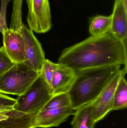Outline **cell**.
Wrapping results in <instances>:
<instances>
[{
    "label": "cell",
    "instance_id": "cell-1",
    "mask_svg": "<svg viewBox=\"0 0 127 128\" xmlns=\"http://www.w3.org/2000/svg\"><path fill=\"white\" fill-rule=\"evenodd\" d=\"M58 64L68 66L76 72L114 65L127 67V41L118 40L110 32L101 36H91L65 49Z\"/></svg>",
    "mask_w": 127,
    "mask_h": 128
},
{
    "label": "cell",
    "instance_id": "cell-2",
    "mask_svg": "<svg viewBox=\"0 0 127 128\" xmlns=\"http://www.w3.org/2000/svg\"><path fill=\"white\" fill-rule=\"evenodd\" d=\"M114 65L83 69L76 72L75 80L68 92L74 110L93 103L121 69Z\"/></svg>",
    "mask_w": 127,
    "mask_h": 128
},
{
    "label": "cell",
    "instance_id": "cell-3",
    "mask_svg": "<svg viewBox=\"0 0 127 128\" xmlns=\"http://www.w3.org/2000/svg\"><path fill=\"white\" fill-rule=\"evenodd\" d=\"M53 96L41 72L25 92L18 96L13 109L26 115L35 116Z\"/></svg>",
    "mask_w": 127,
    "mask_h": 128
},
{
    "label": "cell",
    "instance_id": "cell-4",
    "mask_svg": "<svg viewBox=\"0 0 127 128\" xmlns=\"http://www.w3.org/2000/svg\"><path fill=\"white\" fill-rule=\"evenodd\" d=\"M41 72L34 70L25 62L15 64L0 76V93L18 96L22 94Z\"/></svg>",
    "mask_w": 127,
    "mask_h": 128
},
{
    "label": "cell",
    "instance_id": "cell-5",
    "mask_svg": "<svg viewBox=\"0 0 127 128\" xmlns=\"http://www.w3.org/2000/svg\"><path fill=\"white\" fill-rule=\"evenodd\" d=\"M28 8L27 22L30 29L37 34L49 31L51 16L49 0H26Z\"/></svg>",
    "mask_w": 127,
    "mask_h": 128
},
{
    "label": "cell",
    "instance_id": "cell-6",
    "mask_svg": "<svg viewBox=\"0 0 127 128\" xmlns=\"http://www.w3.org/2000/svg\"><path fill=\"white\" fill-rule=\"evenodd\" d=\"M127 70V67L121 68L92 103L93 118L95 123L102 120L112 111L116 89L119 80L125 76Z\"/></svg>",
    "mask_w": 127,
    "mask_h": 128
},
{
    "label": "cell",
    "instance_id": "cell-7",
    "mask_svg": "<svg viewBox=\"0 0 127 128\" xmlns=\"http://www.w3.org/2000/svg\"><path fill=\"white\" fill-rule=\"evenodd\" d=\"M17 31L21 35L24 44L26 56L25 62L34 70L41 72L45 59L40 42L33 32L24 24Z\"/></svg>",
    "mask_w": 127,
    "mask_h": 128
},
{
    "label": "cell",
    "instance_id": "cell-8",
    "mask_svg": "<svg viewBox=\"0 0 127 128\" xmlns=\"http://www.w3.org/2000/svg\"><path fill=\"white\" fill-rule=\"evenodd\" d=\"M74 112L71 106L56 110H41L34 117L31 128L57 127L73 115Z\"/></svg>",
    "mask_w": 127,
    "mask_h": 128
},
{
    "label": "cell",
    "instance_id": "cell-9",
    "mask_svg": "<svg viewBox=\"0 0 127 128\" xmlns=\"http://www.w3.org/2000/svg\"><path fill=\"white\" fill-rule=\"evenodd\" d=\"M3 47L10 60L15 64L26 60L24 44L18 32L8 28L3 34Z\"/></svg>",
    "mask_w": 127,
    "mask_h": 128
},
{
    "label": "cell",
    "instance_id": "cell-10",
    "mask_svg": "<svg viewBox=\"0 0 127 128\" xmlns=\"http://www.w3.org/2000/svg\"><path fill=\"white\" fill-rule=\"evenodd\" d=\"M59 64L55 70L51 83V91L53 96L67 93L76 78V72L72 68Z\"/></svg>",
    "mask_w": 127,
    "mask_h": 128
},
{
    "label": "cell",
    "instance_id": "cell-11",
    "mask_svg": "<svg viewBox=\"0 0 127 128\" xmlns=\"http://www.w3.org/2000/svg\"><path fill=\"white\" fill-rule=\"evenodd\" d=\"M110 32L117 40L127 41V10L119 0H115Z\"/></svg>",
    "mask_w": 127,
    "mask_h": 128
},
{
    "label": "cell",
    "instance_id": "cell-12",
    "mask_svg": "<svg viewBox=\"0 0 127 128\" xmlns=\"http://www.w3.org/2000/svg\"><path fill=\"white\" fill-rule=\"evenodd\" d=\"M34 116L14 109L0 112V128H31Z\"/></svg>",
    "mask_w": 127,
    "mask_h": 128
},
{
    "label": "cell",
    "instance_id": "cell-13",
    "mask_svg": "<svg viewBox=\"0 0 127 128\" xmlns=\"http://www.w3.org/2000/svg\"><path fill=\"white\" fill-rule=\"evenodd\" d=\"M71 124L72 128H94L95 123L93 118L92 103L75 110Z\"/></svg>",
    "mask_w": 127,
    "mask_h": 128
},
{
    "label": "cell",
    "instance_id": "cell-14",
    "mask_svg": "<svg viewBox=\"0 0 127 128\" xmlns=\"http://www.w3.org/2000/svg\"><path fill=\"white\" fill-rule=\"evenodd\" d=\"M112 22L111 16L97 15L90 19L89 30L91 36H97L109 32Z\"/></svg>",
    "mask_w": 127,
    "mask_h": 128
},
{
    "label": "cell",
    "instance_id": "cell-15",
    "mask_svg": "<svg viewBox=\"0 0 127 128\" xmlns=\"http://www.w3.org/2000/svg\"><path fill=\"white\" fill-rule=\"evenodd\" d=\"M127 84L123 77L119 80L116 89L112 110H118L127 108Z\"/></svg>",
    "mask_w": 127,
    "mask_h": 128
},
{
    "label": "cell",
    "instance_id": "cell-16",
    "mask_svg": "<svg viewBox=\"0 0 127 128\" xmlns=\"http://www.w3.org/2000/svg\"><path fill=\"white\" fill-rule=\"evenodd\" d=\"M71 106V101L68 93L53 96L40 110L60 109Z\"/></svg>",
    "mask_w": 127,
    "mask_h": 128
},
{
    "label": "cell",
    "instance_id": "cell-17",
    "mask_svg": "<svg viewBox=\"0 0 127 128\" xmlns=\"http://www.w3.org/2000/svg\"><path fill=\"white\" fill-rule=\"evenodd\" d=\"M22 0H13V10L9 28L17 31L23 24L22 20Z\"/></svg>",
    "mask_w": 127,
    "mask_h": 128
},
{
    "label": "cell",
    "instance_id": "cell-18",
    "mask_svg": "<svg viewBox=\"0 0 127 128\" xmlns=\"http://www.w3.org/2000/svg\"><path fill=\"white\" fill-rule=\"evenodd\" d=\"M58 65V63L55 64L48 59H45L43 63L41 73L50 88L54 72Z\"/></svg>",
    "mask_w": 127,
    "mask_h": 128
},
{
    "label": "cell",
    "instance_id": "cell-19",
    "mask_svg": "<svg viewBox=\"0 0 127 128\" xmlns=\"http://www.w3.org/2000/svg\"><path fill=\"white\" fill-rule=\"evenodd\" d=\"M15 64L8 57L3 46L0 48V76L10 69Z\"/></svg>",
    "mask_w": 127,
    "mask_h": 128
},
{
    "label": "cell",
    "instance_id": "cell-20",
    "mask_svg": "<svg viewBox=\"0 0 127 128\" xmlns=\"http://www.w3.org/2000/svg\"><path fill=\"white\" fill-rule=\"evenodd\" d=\"M10 0H0V32L3 34L8 29L6 20V13L8 3Z\"/></svg>",
    "mask_w": 127,
    "mask_h": 128
},
{
    "label": "cell",
    "instance_id": "cell-21",
    "mask_svg": "<svg viewBox=\"0 0 127 128\" xmlns=\"http://www.w3.org/2000/svg\"><path fill=\"white\" fill-rule=\"evenodd\" d=\"M16 102V99L0 94V107L13 106Z\"/></svg>",
    "mask_w": 127,
    "mask_h": 128
},
{
    "label": "cell",
    "instance_id": "cell-22",
    "mask_svg": "<svg viewBox=\"0 0 127 128\" xmlns=\"http://www.w3.org/2000/svg\"><path fill=\"white\" fill-rule=\"evenodd\" d=\"M123 4L125 8L127 10V0H119Z\"/></svg>",
    "mask_w": 127,
    "mask_h": 128
}]
</instances>
